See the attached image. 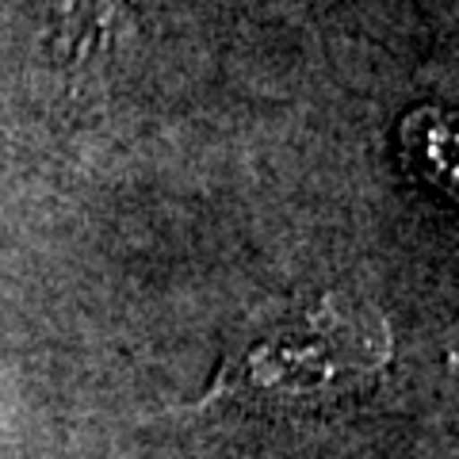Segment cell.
Listing matches in <instances>:
<instances>
[{
	"label": "cell",
	"instance_id": "obj_1",
	"mask_svg": "<svg viewBox=\"0 0 459 459\" xmlns=\"http://www.w3.org/2000/svg\"><path fill=\"white\" fill-rule=\"evenodd\" d=\"M391 325L383 314L329 291L287 310L234 356H222L199 406L234 394L264 402L352 394L391 364Z\"/></svg>",
	"mask_w": 459,
	"mask_h": 459
},
{
	"label": "cell",
	"instance_id": "obj_2",
	"mask_svg": "<svg viewBox=\"0 0 459 459\" xmlns=\"http://www.w3.org/2000/svg\"><path fill=\"white\" fill-rule=\"evenodd\" d=\"M131 0H54L50 8V47L65 65H81L104 47L119 12Z\"/></svg>",
	"mask_w": 459,
	"mask_h": 459
}]
</instances>
